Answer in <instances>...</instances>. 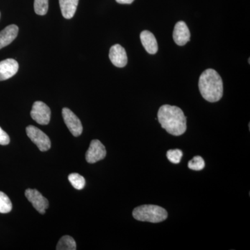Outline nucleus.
<instances>
[{
    "label": "nucleus",
    "instance_id": "nucleus-6",
    "mask_svg": "<svg viewBox=\"0 0 250 250\" xmlns=\"http://www.w3.org/2000/svg\"><path fill=\"white\" fill-rule=\"evenodd\" d=\"M62 116L67 127L70 130L71 134L75 137L80 136L83 131V126L78 117L67 108H62Z\"/></svg>",
    "mask_w": 250,
    "mask_h": 250
},
{
    "label": "nucleus",
    "instance_id": "nucleus-2",
    "mask_svg": "<svg viewBox=\"0 0 250 250\" xmlns=\"http://www.w3.org/2000/svg\"><path fill=\"white\" fill-rule=\"evenodd\" d=\"M199 89L205 100L209 103H216L223 98V80L215 70L207 69L200 75Z\"/></svg>",
    "mask_w": 250,
    "mask_h": 250
},
{
    "label": "nucleus",
    "instance_id": "nucleus-21",
    "mask_svg": "<svg viewBox=\"0 0 250 250\" xmlns=\"http://www.w3.org/2000/svg\"><path fill=\"white\" fill-rule=\"evenodd\" d=\"M10 143L9 135L0 127V145L1 146H7Z\"/></svg>",
    "mask_w": 250,
    "mask_h": 250
},
{
    "label": "nucleus",
    "instance_id": "nucleus-17",
    "mask_svg": "<svg viewBox=\"0 0 250 250\" xmlns=\"http://www.w3.org/2000/svg\"><path fill=\"white\" fill-rule=\"evenodd\" d=\"M12 210V203L9 197L0 191V213H8Z\"/></svg>",
    "mask_w": 250,
    "mask_h": 250
},
{
    "label": "nucleus",
    "instance_id": "nucleus-10",
    "mask_svg": "<svg viewBox=\"0 0 250 250\" xmlns=\"http://www.w3.org/2000/svg\"><path fill=\"white\" fill-rule=\"evenodd\" d=\"M19 65L15 59H7L0 62V82L9 80L18 71Z\"/></svg>",
    "mask_w": 250,
    "mask_h": 250
},
{
    "label": "nucleus",
    "instance_id": "nucleus-8",
    "mask_svg": "<svg viewBox=\"0 0 250 250\" xmlns=\"http://www.w3.org/2000/svg\"><path fill=\"white\" fill-rule=\"evenodd\" d=\"M25 196L41 214H45V210L49 207V202L40 192L36 189H27Z\"/></svg>",
    "mask_w": 250,
    "mask_h": 250
},
{
    "label": "nucleus",
    "instance_id": "nucleus-20",
    "mask_svg": "<svg viewBox=\"0 0 250 250\" xmlns=\"http://www.w3.org/2000/svg\"><path fill=\"white\" fill-rule=\"evenodd\" d=\"M166 156H167V159L172 164H179L182 160L183 152L179 149H170L167 151Z\"/></svg>",
    "mask_w": 250,
    "mask_h": 250
},
{
    "label": "nucleus",
    "instance_id": "nucleus-7",
    "mask_svg": "<svg viewBox=\"0 0 250 250\" xmlns=\"http://www.w3.org/2000/svg\"><path fill=\"white\" fill-rule=\"evenodd\" d=\"M106 155V148L99 140H93L85 154V160L89 164H95L103 160Z\"/></svg>",
    "mask_w": 250,
    "mask_h": 250
},
{
    "label": "nucleus",
    "instance_id": "nucleus-15",
    "mask_svg": "<svg viewBox=\"0 0 250 250\" xmlns=\"http://www.w3.org/2000/svg\"><path fill=\"white\" fill-rule=\"evenodd\" d=\"M57 250H77L76 242L70 236H62L57 246Z\"/></svg>",
    "mask_w": 250,
    "mask_h": 250
},
{
    "label": "nucleus",
    "instance_id": "nucleus-16",
    "mask_svg": "<svg viewBox=\"0 0 250 250\" xmlns=\"http://www.w3.org/2000/svg\"><path fill=\"white\" fill-rule=\"evenodd\" d=\"M68 180L72 187L77 190H82L85 185L84 177L78 173H72L68 176Z\"/></svg>",
    "mask_w": 250,
    "mask_h": 250
},
{
    "label": "nucleus",
    "instance_id": "nucleus-9",
    "mask_svg": "<svg viewBox=\"0 0 250 250\" xmlns=\"http://www.w3.org/2000/svg\"><path fill=\"white\" fill-rule=\"evenodd\" d=\"M190 33L184 21H179L174 26L173 39L177 45L184 46L190 41Z\"/></svg>",
    "mask_w": 250,
    "mask_h": 250
},
{
    "label": "nucleus",
    "instance_id": "nucleus-3",
    "mask_svg": "<svg viewBox=\"0 0 250 250\" xmlns=\"http://www.w3.org/2000/svg\"><path fill=\"white\" fill-rule=\"evenodd\" d=\"M167 210L165 208L156 205L140 206L133 210V217L136 220L152 223L164 221L167 219Z\"/></svg>",
    "mask_w": 250,
    "mask_h": 250
},
{
    "label": "nucleus",
    "instance_id": "nucleus-18",
    "mask_svg": "<svg viewBox=\"0 0 250 250\" xmlns=\"http://www.w3.org/2000/svg\"><path fill=\"white\" fill-rule=\"evenodd\" d=\"M188 167L192 170L200 171L203 170L205 167V162L203 158L200 156H196L189 161Z\"/></svg>",
    "mask_w": 250,
    "mask_h": 250
},
{
    "label": "nucleus",
    "instance_id": "nucleus-22",
    "mask_svg": "<svg viewBox=\"0 0 250 250\" xmlns=\"http://www.w3.org/2000/svg\"><path fill=\"white\" fill-rule=\"evenodd\" d=\"M117 2L122 4H130L134 1V0H116Z\"/></svg>",
    "mask_w": 250,
    "mask_h": 250
},
{
    "label": "nucleus",
    "instance_id": "nucleus-14",
    "mask_svg": "<svg viewBox=\"0 0 250 250\" xmlns=\"http://www.w3.org/2000/svg\"><path fill=\"white\" fill-rule=\"evenodd\" d=\"M79 0H59L62 16L65 19H71L76 12Z\"/></svg>",
    "mask_w": 250,
    "mask_h": 250
},
{
    "label": "nucleus",
    "instance_id": "nucleus-5",
    "mask_svg": "<svg viewBox=\"0 0 250 250\" xmlns=\"http://www.w3.org/2000/svg\"><path fill=\"white\" fill-rule=\"evenodd\" d=\"M31 116L38 124L48 125L51 118L50 108L42 102H35L31 111Z\"/></svg>",
    "mask_w": 250,
    "mask_h": 250
},
{
    "label": "nucleus",
    "instance_id": "nucleus-12",
    "mask_svg": "<svg viewBox=\"0 0 250 250\" xmlns=\"http://www.w3.org/2000/svg\"><path fill=\"white\" fill-rule=\"evenodd\" d=\"M19 29L16 24H11L0 32V49L9 45L16 39Z\"/></svg>",
    "mask_w": 250,
    "mask_h": 250
},
{
    "label": "nucleus",
    "instance_id": "nucleus-1",
    "mask_svg": "<svg viewBox=\"0 0 250 250\" xmlns=\"http://www.w3.org/2000/svg\"><path fill=\"white\" fill-rule=\"evenodd\" d=\"M157 116L162 128L172 136H181L187 131V117L180 108L163 105L158 111Z\"/></svg>",
    "mask_w": 250,
    "mask_h": 250
},
{
    "label": "nucleus",
    "instance_id": "nucleus-13",
    "mask_svg": "<svg viewBox=\"0 0 250 250\" xmlns=\"http://www.w3.org/2000/svg\"><path fill=\"white\" fill-rule=\"evenodd\" d=\"M141 42L143 47L150 54H156L158 52V43L155 36L149 31H143L141 35Z\"/></svg>",
    "mask_w": 250,
    "mask_h": 250
},
{
    "label": "nucleus",
    "instance_id": "nucleus-4",
    "mask_svg": "<svg viewBox=\"0 0 250 250\" xmlns=\"http://www.w3.org/2000/svg\"><path fill=\"white\" fill-rule=\"evenodd\" d=\"M28 137L39 147L41 152H46L51 147V141L48 136L39 128L29 125L26 128Z\"/></svg>",
    "mask_w": 250,
    "mask_h": 250
},
{
    "label": "nucleus",
    "instance_id": "nucleus-23",
    "mask_svg": "<svg viewBox=\"0 0 250 250\" xmlns=\"http://www.w3.org/2000/svg\"><path fill=\"white\" fill-rule=\"evenodd\" d=\"M0 16H1V14H0Z\"/></svg>",
    "mask_w": 250,
    "mask_h": 250
},
{
    "label": "nucleus",
    "instance_id": "nucleus-19",
    "mask_svg": "<svg viewBox=\"0 0 250 250\" xmlns=\"http://www.w3.org/2000/svg\"><path fill=\"white\" fill-rule=\"evenodd\" d=\"M34 11L36 14L45 16L48 11V0H34Z\"/></svg>",
    "mask_w": 250,
    "mask_h": 250
},
{
    "label": "nucleus",
    "instance_id": "nucleus-11",
    "mask_svg": "<svg viewBox=\"0 0 250 250\" xmlns=\"http://www.w3.org/2000/svg\"><path fill=\"white\" fill-rule=\"evenodd\" d=\"M109 59L115 66L123 67L127 63V56L124 47L121 45H114L110 49Z\"/></svg>",
    "mask_w": 250,
    "mask_h": 250
}]
</instances>
